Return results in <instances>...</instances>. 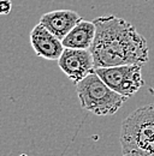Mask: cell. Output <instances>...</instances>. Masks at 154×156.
Here are the masks:
<instances>
[{
  "instance_id": "obj_1",
  "label": "cell",
  "mask_w": 154,
  "mask_h": 156,
  "mask_svg": "<svg viewBox=\"0 0 154 156\" xmlns=\"http://www.w3.org/2000/svg\"><path fill=\"white\" fill-rule=\"evenodd\" d=\"M96 27L90 53L96 67H111L127 64L143 65L149 60L146 39L128 20L113 15L93 20Z\"/></svg>"
},
{
  "instance_id": "obj_2",
  "label": "cell",
  "mask_w": 154,
  "mask_h": 156,
  "mask_svg": "<svg viewBox=\"0 0 154 156\" xmlns=\"http://www.w3.org/2000/svg\"><path fill=\"white\" fill-rule=\"evenodd\" d=\"M119 140L123 156H154V103L123 120Z\"/></svg>"
},
{
  "instance_id": "obj_3",
  "label": "cell",
  "mask_w": 154,
  "mask_h": 156,
  "mask_svg": "<svg viewBox=\"0 0 154 156\" xmlns=\"http://www.w3.org/2000/svg\"><path fill=\"white\" fill-rule=\"evenodd\" d=\"M76 93L81 107L95 115H113L128 98L112 90L94 72L76 84Z\"/></svg>"
},
{
  "instance_id": "obj_4",
  "label": "cell",
  "mask_w": 154,
  "mask_h": 156,
  "mask_svg": "<svg viewBox=\"0 0 154 156\" xmlns=\"http://www.w3.org/2000/svg\"><path fill=\"white\" fill-rule=\"evenodd\" d=\"M141 70V64H127L111 67H96L95 73L112 90L129 98L145 85Z\"/></svg>"
},
{
  "instance_id": "obj_5",
  "label": "cell",
  "mask_w": 154,
  "mask_h": 156,
  "mask_svg": "<svg viewBox=\"0 0 154 156\" xmlns=\"http://www.w3.org/2000/svg\"><path fill=\"white\" fill-rule=\"evenodd\" d=\"M58 66L75 84L94 72V59L89 49L65 48L58 60Z\"/></svg>"
},
{
  "instance_id": "obj_6",
  "label": "cell",
  "mask_w": 154,
  "mask_h": 156,
  "mask_svg": "<svg viewBox=\"0 0 154 156\" xmlns=\"http://www.w3.org/2000/svg\"><path fill=\"white\" fill-rule=\"evenodd\" d=\"M30 43L36 55L47 60H59L65 49L63 41L48 31L41 23L33 28L30 33Z\"/></svg>"
},
{
  "instance_id": "obj_7",
  "label": "cell",
  "mask_w": 154,
  "mask_h": 156,
  "mask_svg": "<svg viewBox=\"0 0 154 156\" xmlns=\"http://www.w3.org/2000/svg\"><path fill=\"white\" fill-rule=\"evenodd\" d=\"M82 20V17L72 10H56L42 15L40 23L58 39L63 40Z\"/></svg>"
},
{
  "instance_id": "obj_8",
  "label": "cell",
  "mask_w": 154,
  "mask_h": 156,
  "mask_svg": "<svg viewBox=\"0 0 154 156\" xmlns=\"http://www.w3.org/2000/svg\"><path fill=\"white\" fill-rule=\"evenodd\" d=\"M96 34L94 22L82 20L72 28V30L61 40L65 48L90 49Z\"/></svg>"
},
{
  "instance_id": "obj_9",
  "label": "cell",
  "mask_w": 154,
  "mask_h": 156,
  "mask_svg": "<svg viewBox=\"0 0 154 156\" xmlns=\"http://www.w3.org/2000/svg\"><path fill=\"white\" fill-rule=\"evenodd\" d=\"M12 11V0H0V15L7 16Z\"/></svg>"
}]
</instances>
